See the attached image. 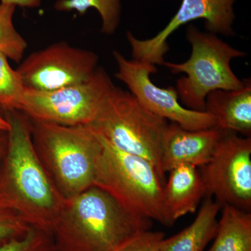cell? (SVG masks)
Wrapping results in <instances>:
<instances>
[{
	"label": "cell",
	"mask_w": 251,
	"mask_h": 251,
	"mask_svg": "<svg viewBox=\"0 0 251 251\" xmlns=\"http://www.w3.org/2000/svg\"><path fill=\"white\" fill-rule=\"evenodd\" d=\"M111 78L98 67L85 82L50 92L25 90L20 112L35 121L63 126H87L114 88Z\"/></svg>",
	"instance_id": "7"
},
{
	"label": "cell",
	"mask_w": 251,
	"mask_h": 251,
	"mask_svg": "<svg viewBox=\"0 0 251 251\" xmlns=\"http://www.w3.org/2000/svg\"><path fill=\"white\" fill-rule=\"evenodd\" d=\"M25 88L9 59L0 53V108L4 112L20 111Z\"/></svg>",
	"instance_id": "19"
},
{
	"label": "cell",
	"mask_w": 251,
	"mask_h": 251,
	"mask_svg": "<svg viewBox=\"0 0 251 251\" xmlns=\"http://www.w3.org/2000/svg\"><path fill=\"white\" fill-rule=\"evenodd\" d=\"M0 251H54L51 234L31 227L23 237L0 244Z\"/></svg>",
	"instance_id": "20"
},
{
	"label": "cell",
	"mask_w": 251,
	"mask_h": 251,
	"mask_svg": "<svg viewBox=\"0 0 251 251\" xmlns=\"http://www.w3.org/2000/svg\"><path fill=\"white\" fill-rule=\"evenodd\" d=\"M31 227L0 195V244L23 237Z\"/></svg>",
	"instance_id": "21"
},
{
	"label": "cell",
	"mask_w": 251,
	"mask_h": 251,
	"mask_svg": "<svg viewBox=\"0 0 251 251\" xmlns=\"http://www.w3.org/2000/svg\"><path fill=\"white\" fill-rule=\"evenodd\" d=\"M214 242L208 251H251V213L222 206Z\"/></svg>",
	"instance_id": "16"
},
{
	"label": "cell",
	"mask_w": 251,
	"mask_h": 251,
	"mask_svg": "<svg viewBox=\"0 0 251 251\" xmlns=\"http://www.w3.org/2000/svg\"><path fill=\"white\" fill-rule=\"evenodd\" d=\"M221 209L214 198H205L192 224L173 237L164 238L158 251H204L215 237Z\"/></svg>",
	"instance_id": "15"
},
{
	"label": "cell",
	"mask_w": 251,
	"mask_h": 251,
	"mask_svg": "<svg viewBox=\"0 0 251 251\" xmlns=\"http://www.w3.org/2000/svg\"><path fill=\"white\" fill-rule=\"evenodd\" d=\"M10 128V125L7 119L4 114L0 112V130L1 131L8 132Z\"/></svg>",
	"instance_id": "25"
},
{
	"label": "cell",
	"mask_w": 251,
	"mask_h": 251,
	"mask_svg": "<svg viewBox=\"0 0 251 251\" xmlns=\"http://www.w3.org/2000/svg\"><path fill=\"white\" fill-rule=\"evenodd\" d=\"M97 135L102 149L94 186L106 191L132 214L173 226L175 222L163 200L165 181L156 168L145 158L124 152Z\"/></svg>",
	"instance_id": "4"
},
{
	"label": "cell",
	"mask_w": 251,
	"mask_h": 251,
	"mask_svg": "<svg viewBox=\"0 0 251 251\" xmlns=\"http://www.w3.org/2000/svg\"><path fill=\"white\" fill-rule=\"evenodd\" d=\"M191 46L190 58L181 64L164 62L163 65L173 74L184 73L186 76L176 80V90L183 106L204 112L208 94L216 90H234L244 85L232 72V59L245 53L220 39L215 34L204 33L193 25L186 30Z\"/></svg>",
	"instance_id": "6"
},
{
	"label": "cell",
	"mask_w": 251,
	"mask_h": 251,
	"mask_svg": "<svg viewBox=\"0 0 251 251\" xmlns=\"http://www.w3.org/2000/svg\"><path fill=\"white\" fill-rule=\"evenodd\" d=\"M151 226L152 220L132 214L93 186L64 198L51 235L54 251H114Z\"/></svg>",
	"instance_id": "2"
},
{
	"label": "cell",
	"mask_w": 251,
	"mask_h": 251,
	"mask_svg": "<svg viewBox=\"0 0 251 251\" xmlns=\"http://www.w3.org/2000/svg\"><path fill=\"white\" fill-rule=\"evenodd\" d=\"M236 0H182L181 6L166 27L150 39L140 40L128 31L127 39L133 59L163 65L165 54L169 50V36L181 26L198 19L205 20V27L213 34L234 35L232 29L233 6Z\"/></svg>",
	"instance_id": "11"
},
{
	"label": "cell",
	"mask_w": 251,
	"mask_h": 251,
	"mask_svg": "<svg viewBox=\"0 0 251 251\" xmlns=\"http://www.w3.org/2000/svg\"><path fill=\"white\" fill-rule=\"evenodd\" d=\"M16 8L0 1V53L18 63L23 60L27 43L15 27Z\"/></svg>",
	"instance_id": "18"
},
{
	"label": "cell",
	"mask_w": 251,
	"mask_h": 251,
	"mask_svg": "<svg viewBox=\"0 0 251 251\" xmlns=\"http://www.w3.org/2000/svg\"><path fill=\"white\" fill-rule=\"evenodd\" d=\"M168 125V120L145 108L129 91L115 86L87 126L115 148L148 160L165 181L161 143Z\"/></svg>",
	"instance_id": "5"
},
{
	"label": "cell",
	"mask_w": 251,
	"mask_h": 251,
	"mask_svg": "<svg viewBox=\"0 0 251 251\" xmlns=\"http://www.w3.org/2000/svg\"><path fill=\"white\" fill-rule=\"evenodd\" d=\"M4 4L25 8H35L40 6L41 0H0Z\"/></svg>",
	"instance_id": "23"
},
{
	"label": "cell",
	"mask_w": 251,
	"mask_h": 251,
	"mask_svg": "<svg viewBox=\"0 0 251 251\" xmlns=\"http://www.w3.org/2000/svg\"><path fill=\"white\" fill-rule=\"evenodd\" d=\"M163 186V200L168 214L175 223L188 214H194L204 198V187L197 167L182 164L169 172Z\"/></svg>",
	"instance_id": "14"
},
{
	"label": "cell",
	"mask_w": 251,
	"mask_h": 251,
	"mask_svg": "<svg viewBox=\"0 0 251 251\" xmlns=\"http://www.w3.org/2000/svg\"><path fill=\"white\" fill-rule=\"evenodd\" d=\"M98 63L92 51L61 41L32 52L16 70L25 90L50 92L88 80Z\"/></svg>",
	"instance_id": "9"
},
{
	"label": "cell",
	"mask_w": 251,
	"mask_h": 251,
	"mask_svg": "<svg viewBox=\"0 0 251 251\" xmlns=\"http://www.w3.org/2000/svg\"><path fill=\"white\" fill-rule=\"evenodd\" d=\"M56 9L61 11H75L81 15L93 8L101 18V31L111 35L118 27L121 14V0H58Z\"/></svg>",
	"instance_id": "17"
},
{
	"label": "cell",
	"mask_w": 251,
	"mask_h": 251,
	"mask_svg": "<svg viewBox=\"0 0 251 251\" xmlns=\"http://www.w3.org/2000/svg\"><path fill=\"white\" fill-rule=\"evenodd\" d=\"M204 198L251 211V138L224 130L211 159L200 168Z\"/></svg>",
	"instance_id": "8"
},
{
	"label": "cell",
	"mask_w": 251,
	"mask_h": 251,
	"mask_svg": "<svg viewBox=\"0 0 251 251\" xmlns=\"http://www.w3.org/2000/svg\"><path fill=\"white\" fill-rule=\"evenodd\" d=\"M30 120L38 157L64 198L94 186L102 145L87 126H63Z\"/></svg>",
	"instance_id": "3"
},
{
	"label": "cell",
	"mask_w": 251,
	"mask_h": 251,
	"mask_svg": "<svg viewBox=\"0 0 251 251\" xmlns=\"http://www.w3.org/2000/svg\"><path fill=\"white\" fill-rule=\"evenodd\" d=\"M223 132L217 126L189 130L175 123L168 124L161 143L162 171L166 174L182 164L204 166L211 159Z\"/></svg>",
	"instance_id": "12"
},
{
	"label": "cell",
	"mask_w": 251,
	"mask_h": 251,
	"mask_svg": "<svg viewBox=\"0 0 251 251\" xmlns=\"http://www.w3.org/2000/svg\"><path fill=\"white\" fill-rule=\"evenodd\" d=\"M113 56L118 68L115 77L124 82L130 93L150 111L186 130L216 126L215 118L210 114L190 110L181 105L175 87L161 88L153 83L150 75L157 72L156 66L126 59L118 51H114Z\"/></svg>",
	"instance_id": "10"
},
{
	"label": "cell",
	"mask_w": 251,
	"mask_h": 251,
	"mask_svg": "<svg viewBox=\"0 0 251 251\" xmlns=\"http://www.w3.org/2000/svg\"><path fill=\"white\" fill-rule=\"evenodd\" d=\"M165 238L162 232L147 230L136 234L114 251H158Z\"/></svg>",
	"instance_id": "22"
},
{
	"label": "cell",
	"mask_w": 251,
	"mask_h": 251,
	"mask_svg": "<svg viewBox=\"0 0 251 251\" xmlns=\"http://www.w3.org/2000/svg\"><path fill=\"white\" fill-rule=\"evenodd\" d=\"M8 134L7 132L0 130V162H1L6 152L7 146Z\"/></svg>",
	"instance_id": "24"
},
{
	"label": "cell",
	"mask_w": 251,
	"mask_h": 251,
	"mask_svg": "<svg viewBox=\"0 0 251 251\" xmlns=\"http://www.w3.org/2000/svg\"><path fill=\"white\" fill-rule=\"evenodd\" d=\"M215 118L216 126L224 130L251 135V82L234 90H216L208 94L205 110Z\"/></svg>",
	"instance_id": "13"
},
{
	"label": "cell",
	"mask_w": 251,
	"mask_h": 251,
	"mask_svg": "<svg viewBox=\"0 0 251 251\" xmlns=\"http://www.w3.org/2000/svg\"><path fill=\"white\" fill-rule=\"evenodd\" d=\"M4 115L10 128L0 170V195L29 226L51 234L64 198L36 152L29 119L17 110Z\"/></svg>",
	"instance_id": "1"
}]
</instances>
